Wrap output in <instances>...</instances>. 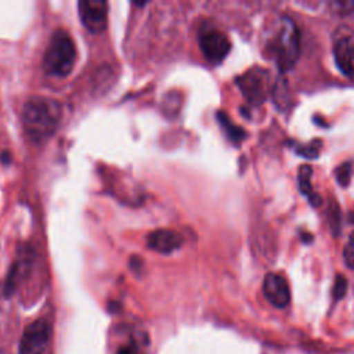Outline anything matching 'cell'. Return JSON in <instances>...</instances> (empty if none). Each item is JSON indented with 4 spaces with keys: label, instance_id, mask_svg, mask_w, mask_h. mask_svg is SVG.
<instances>
[{
    "label": "cell",
    "instance_id": "obj_1",
    "mask_svg": "<svg viewBox=\"0 0 354 354\" xmlns=\"http://www.w3.org/2000/svg\"><path fill=\"white\" fill-rule=\"evenodd\" d=\"M62 111L58 101L47 97L29 98L22 109V123L26 136L36 144L48 140L61 122Z\"/></svg>",
    "mask_w": 354,
    "mask_h": 354
},
{
    "label": "cell",
    "instance_id": "obj_2",
    "mask_svg": "<svg viewBox=\"0 0 354 354\" xmlns=\"http://www.w3.org/2000/svg\"><path fill=\"white\" fill-rule=\"evenodd\" d=\"M266 53L281 72L293 68L300 54V32L293 19L285 15L278 19L266 41Z\"/></svg>",
    "mask_w": 354,
    "mask_h": 354
},
{
    "label": "cell",
    "instance_id": "obj_3",
    "mask_svg": "<svg viewBox=\"0 0 354 354\" xmlns=\"http://www.w3.org/2000/svg\"><path fill=\"white\" fill-rule=\"evenodd\" d=\"M76 61V47L71 36L58 29L53 33L50 44L46 50L43 66L44 71L53 76L64 77L71 73Z\"/></svg>",
    "mask_w": 354,
    "mask_h": 354
},
{
    "label": "cell",
    "instance_id": "obj_4",
    "mask_svg": "<svg viewBox=\"0 0 354 354\" xmlns=\"http://www.w3.org/2000/svg\"><path fill=\"white\" fill-rule=\"evenodd\" d=\"M236 86L252 105H261L268 94V72L260 66H252L235 79Z\"/></svg>",
    "mask_w": 354,
    "mask_h": 354
},
{
    "label": "cell",
    "instance_id": "obj_5",
    "mask_svg": "<svg viewBox=\"0 0 354 354\" xmlns=\"http://www.w3.org/2000/svg\"><path fill=\"white\" fill-rule=\"evenodd\" d=\"M333 58L339 71L354 79V37L347 26H339L333 35Z\"/></svg>",
    "mask_w": 354,
    "mask_h": 354
},
{
    "label": "cell",
    "instance_id": "obj_6",
    "mask_svg": "<svg viewBox=\"0 0 354 354\" xmlns=\"http://www.w3.org/2000/svg\"><path fill=\"white\" fill-rule=\"evenodd\" d=\"M50 324L40 318L29 324L19 342V354H44L50 342Z\"/></svg>",
    "mask_w": 354,
    "mask_h": 354
},
{
    "label": "cell",
    "instance_id": "obj_7",
    "mask_svg": "<svg viewBox=\"0 0 354 354\" xmlns=\"http://www.w3.org/2000/svg\"><path fill=\"white\" fill-rule=\"evenodd\" d=\"M199 47L212 64H220L231 50L230 39L217 29H203L199 33Z\"/></svg>",
    "mask_w": 354,
    "mask_h": 354
},
{
    "label": "cell",
    "instance_id": "obj_8",
    "mask_svg": "<svg viewBox=\"0 0 354 354\" xmlns=\"http://www.w3.org/2000/svg\"><path fill=\"white\" fill-rule=\"evenodd\" d=\"M82 24L91 33H100L106 28L108 3L104 0H80L77 4Z\"/></svg>",
    "mask_w": 354,
    "mask_h": 354
},
{
    "label": "cell",
    "instance_id": "obj_9",
    "mask_svg": "<svg viewBox=\"0 0 354 354\" xmlns=\"http://www.w3.org/2000/svg\"><path fill=\"white\" fill-rule=\"evenodd\" d=\"M263 293L266 299L277 308H285L290 301L288 282L279 274L268 272L263 281Z\"/></svg>",
    "mask_w": 354,
    "mask_h": 354
},
{
    "label": "cell",
    "instance_id": "obj_10",
    "mask_svg": "<svg viewBox=\"0 0 354 354\" xmlns=\"http://www.w3.org/2000/svg\"><path fill=\"white\" fill-rule=\"evenodd\" d=\"M183 243V238L173 230H156L147 236V245L160 253H171Z\"/></svg>",
    "mask_w": 354,
    "mask_h": 354
},
{
    "label": "cell",
    "instance_id": "obj_11",
    "mask_svg": "<svg viewBox=\"0 0 354 354\" xmlns=\"http://www.w3.org/2000/svg\"><path fill=\"white\" fill-rule=\"evenodd\" d=\"M217 120H218L220 126L223 127L224 133L227 134V137H228L232 142H236V144H238V142H241L242 140L246 138V131H245L243 129H241L239 126L234 124V123L230 120L228 115L224 113L223 111L217 112Z\"/></svg>",
    "mask_w": 354,
    "mask_h": 354
},
{
    "label": "cell",
    "instance_id": "obj_12",
    "mask_svg": "<svg viewBox=\"0 0 354 354\" xmlns=\"http://www.w3.org/2000/svg\"><path fill=\"white\" fill-rule=\"evenodd\" d=\"M272 98L275 106H278L281 111H286L290 106V95H289V87L283 77H279L272 88Z\"/></svg>",
    "mask_w": 354,
    "mask_h": 354
},
{
    "label": "cell",
    "instance_id": "obj_13",
    "mask_svg": "<svg viewBox=\"0 0 354 354\" xmlns=\"http://www.w3.org/2000/svg\"><path fill=\"white\" fill-rule=\"evenodd\" d=\"M311 176H313V167L310 165H301L297 171V183H299V189L303 195L307 198L314 194L313 191V184H311Z\"/></svg>",
    "mask_w": 354,
    "mask_h": 354
},
{
    "label": "cell",
    "instance_id": "obj_14",
    "mask_svg": "<svg viewBox=\"0 0 354 354\" xmlns=\"http://www.w3.org/2000/svg\"><path fill=\"white\" fill-rule=\"evenodd\" d=\"M321 147H322V141L321 140H313L308 144H301V145L299 144V145H296L295 151H296V153H299L303 158L317 159L318 155H319Z\"/></svg>",
    "mask_w": 354,
    "mask_h": 354
},
{
    "label": "cell",
    "instance_id": "obj_15",
    "mask_svg": "<svg viewBox=\"0 0 354 354\" xmlns=\"http://www.w3.org/2000/svg\"><path fill=\"white\" fill-rule=\"evenodd\" d=\"M336 180L339 183V185L342 187H347L348 183H350V178H351V163L350 162H346V163H342L336 171Z\"/></svg>",
    "mask_w": 354,
    "mask_h": 354
},
{
    "label": "cell",
    "instance_id": "obj_16",
    "mask_svg": "<svg viewBox=\"0 0 354 354\" xmlns=\"http://www.w3.org/2000/svg\"><path fill=\"white\" fill-rule=\"evenodd\" d=\"M347 288H348L347 278L342 274H337L336 279H335V283H333V297H335V300L343 299L346 292H347Z\"/></svg>",
    "mask_w": 354,
    "mask_h": 354
},
{
    "label": "cell",
    "instance_id": "obj_17",
    "mask_svg": "<svg viewBox=\"0 0 354 354\" xmlns=\"http://www.w3.org/2000/svg\"><path fill=\"white\" fill-rule=\"evenodd\" d=\"M329 223H330V230L333 235L339 234L340 230V210L336 202L332 201V206L329 209Z\"/></svg>",
    "mask_w": 354,
    "mask_h": 354
},
{
    "label": "cell",
    "instance_id": "obj_18",
    "mask_svg": "<svg viewBox=\"0 0 354 354\" xmlns=\"http://www.w3.org/2000/svg\"><path fill=\"white\" fill-rule=\"evenodd\" d=\"M336 11H339L340 14H350V12H354V1H348V0H344V1H335L332 4Z\"/></svg>",
    "mask_w": 354,
    "mask_h": 354
},
{
    "label": "cell",
    "instance_id": "obj_19",
    "mask_svg": "<svg viewBox=\"0 0 354 354\" xmlns=\"http://www.w3.org/2000/svg\"><path fill=\"white\" fill-rule=\"evenodd\" d=\"M343 257H344V261L347 264V267L350 270H354V248L347 245L344 249H343Z\"/></svg>",
    "mask_w": 354,
    "mask_h": 354
},
{
    "label": "cell",
    "instance_id": "obj_20",
    "mask_svg": "<svg viewBox=\"0 0 354 354\" xmlns=\"http://www.w3.org/2000/svg\"><path fill=\"white\" fill-rule=\"evenodd\" d=\"M116 354H141L138 347L134 344H127V346H122Z\"/></svg>",
    "mask_w": 354,
    "mask_h": 354
},
{
    "label": "cell",
    "instance_id": "obj_21",
    "mask_svg": "<svg viewBox=\"0 0 354 354\" xmlns=\"http://www.w3.org/2000/svg\"><path fill=\"white\" fill-rule=\"evenodd\" d=\"M308 202L313 205V206H319L321 202H322V196L319 194H313L308 196Z\"/></svg>",
    "mask_w": 354,
    "mask_h": 354
},
{
    "label": "cell",
    "instance_id": "obj_22",
    "mask_svg": "<svg viewBox=\"0 0 354 354\" xmlns=\"http://www.w3.org/2000/svg\"><path fill=\"white\" fill-rule=\"evenodd\" d=\"M348 245L354 248V232H351L350 236H348Z\"/></svg>",
    "mask_w": 354,
    "mask_h": 354
},
{
    "label": "cell",
    "instance_id": "obj_23",
    "mask_svg": "<svg viewBox=\"0 0 354 354\" xmlns=\"http://www.w3.org/2000/svg\"><path fill=\"white\" fill-rule=\"evenodd\" d=\"M301 238H303V241H304V242H308V241H311V239H313V235L307 234V235H301Z\"/></svg>",
    "mask_w": 354,
    "mask_h": 354
},
{
    "label": "cell",
    "instance_id": "obj_24",
    "mask_svg": "<svg viewBox=\"0 0 354 354\" xmlns=\"http://www.w3.org/2000/svg\"><path fill=\"white\" fill-rule=\"evenodd\" d=\"M1 158H3V160H7V162L10 160V156H8V153H6V152L3 153V156H1Z\"/></svg>",
    "mask_w": 354,
    "mask_h": 354
}]
</instances>
